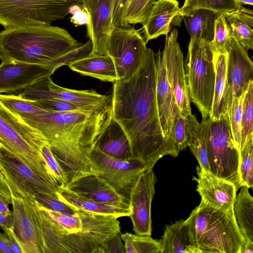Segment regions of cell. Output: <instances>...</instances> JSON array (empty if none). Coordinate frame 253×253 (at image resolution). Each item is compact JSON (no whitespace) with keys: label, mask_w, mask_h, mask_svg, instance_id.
<instances>
[{"label":"cell","mask_w":253,"mask_h":253,"mask_svg":"<svg viewBox=\"0 0 253 253\" xmlns=\"http://www.w3.org/2000/svg\"><path fill=\"white\" fill-rule=\"evenodd\" d=\"M154 52L148 48L137 71L128 78L113 83L112 118L126 133L132 160L145 169H153L165 155L177 157L176 147L165 138L157 107Z\"/></svg>","instance_id":"1"},{"label":"cell","mask_w":253,"mask_h":253,"mask_svg":"<svg viewBox=\"0 0 253 253\" xmlns=\"http://www.w3.org/2000/svg\"><path fill=\"white\" fill-rule=\"evenodd\" d=\"M17 116L45 139L68 184L95 174L89 154L112 118L111 99L89 109L66 112L28 101Z\"/></svg>","instance_id":"2"},{"label":"cell","mask_w":253,"mask_h":253,"mask_svg":"<svg viewBox=\"0 0 253 253\" xmlns=\"http://www.w3.org/2000/svg\"><path fill=\"white\" fill-rule=\"evenodd\" d=\"M44 253H102L104 244L120 234L118 218L77 209L62 213L38 204Z\"/></svg>","instance_id":"3"},{"label":"cell","mask_w":253,"mask_h":253,"mask_svg":"<svg viewBox=\"0 0 253 253\" xmlns=\"http://www.w3.org/2000/svg\"><path fill=\"white\" fill-rule=\"evenodd\" d=\"M82 44L66 29L51 25L6 28L0 32V59L46 64Z\"/></svg>","instance_id":"4"},{"label":"cell","mask_w":253,"mask_h":253,"mask_svg":"<svg viewBox=\"0 0 253 253\" xmlns=\"http://www.w3.org/2000/svg\"><path fill=\"white\" fill-rule=\"evenodd\" d=\"M187 220L199 253H238L245 238L236 224L233 209L222 211L201 201Z\"/></svg>","instance_id":"5"},{"label":"cell","mask_w":253,"mask_h":253,"mask_svg":"<svg viewBox=\"0 0 253 253\" xmlns=\"http://www.w3.org/2000/svg\"><path fill=\"white\" fill-rule=\"evenodd\" d=\"M48 144L37 130L29 126L0 101V146L37 174L58 186L41 150Z\"/></svg>","instance_id":"6"},{"label":"cell","mask_w":253,"mask_h":253,"mask_svg":"<svg viewBox=\"0 0 253 253\" xmlns=\"http://www.w3.org/2000/svg\"><path fill=\"white\" fill-rule=\"evenodd\" d=\"M213 55L210 42L190 39L184 67L190 101L202 118L212 113L215 79Z\"/></svg>","instance_id":"7"},{"label":"cell","mask_w":253,"mask_h":253,"mask_svg":"<svg viewBox=\"0 0 253 253\" xmlns=\"http://www.w3.org/2000/svg\"><path fill=\"white\" fill-rule=\"evenodd\" d=\"M77 6L70 0H0V24L6 28L51 25Z\"/></svg>","instance_id":"8"},{"label":"cell","mask_w":253,"mask_h":253,"mask_svg":"<svg viewBox=\"0 0 253 253\" xmlns=\"http://www.w3.org/2000/svg\"><path fill=\"white\" fill-rule=\"evenodd\" d=\"M207 151L210 171L232 182L238 191L242 186L239 172V152L232 137L228 115L218 120L209 118Z\"/></svg>","instance_id":"9"},{"label":"cell","mask_w":253,"mask_h":253,"mask_svg":"<svg viewBox=\"0 0 253 253\" xmlns=\"http://www.w3.org/2000/svg\"><path fill=\"white\" fill-rule=\"evenodd\" d=\"M87 51L81 45L46 64L5 61L0 65V94L23 90L40 79L51 76L58 68L86 56Z\"/></svg>","instance_id":"10"},{"label":"cell","mask_w":253,"mask_h":253,"mask_svg":"<svg viewBox=\"0 0 253 253\" xmlns=\"http://www.w3.org/2000/svg\"><path fill=\"white\" fill-rule=\"evenodd\" d=\"M148 49L139 30L131 26L114 27L106 53L114 62L117 80L128 78L137 71Z\"/></svg>","instance_id":"11"},{"label":"cell","mask_w":253,"mask_h":253,"mask_svg":"<svg viewBox=\"0 0 253 253\" xmlns=\"http://www.w3.org/2000/svg\"><path fill=\"white\" fill-rule=\"evenodd\" d=\"M0 162L11 195L21 196L33 203L35 202L34 196L37 194L47 195L60 200L57 185L42 177L3 148Z\"/></svg>","instance_id":"12"},{"label":"cell","mask_w":253,"mask_h":253,"mask_svg":"<svg viewBox=\"0 0 253 253\" xmlns=\"http://www.w3.org/2000/svg\"><path fill=\"white\" fill-rule=\"evenodd\" d=\"M89 159L95 173L104 179L120 195L129 200L131 191L140 173L145 170L138 160L114 159L94 147Z\"/></svg>","instance_id":"13"},{"label":"cell","mask_w":253,"mask_h":253,"mask_svg":"<svg viewBox=\"0 0 253 253\" xmlns=\"http://www.w3.org/2000/svg\"><path fill=\"white\" fill-rule=\"evenodd\" d=\"M13 230L25 253H44L39 211L33 203L21 196L12 195Z\"/></svg>","instance_id":"14"},{"label":"cell","mask_w":253,"mask_h":253,"mask_svg":"<svg viewBox=\"0 0 253 253\" xmlns=\"http://www.w3.org/2000/svg\"><path fill=\"white\" fill-rule=\"evenodd\" d=\"M178 31L173 29L167 35L163 51L168 81L173 92L180 115L192 114L185 75L183 56L177 41Z\"/></svg>","instance_id":"15"},{"label":"cell","mask_w":253,"mask_h":253,"mask_svg":"<svg viewBox=\"0 0 253 253\" xmlns=\"http://www.w3.org/2000/svg\"><path fill=\"white\" fill-rule=\"evenodd\" d=\"M115 0H83L87 15V34L92 43L90 55L107 54L109 39L114 26Z\"/></svg>","instance_id":"16"},{"label":"cell","mask_w":253,"mask_h":253,"mask_svg":"<svg viewBox=\"0 0 253 253\" xmlns=\"http://www.w3.org/2000/svg\"><path fill=\"white\" fill-rule=\"evenodd\" d=\"M156 178L153 169H145L139 175L130 193L129 216L135 234L151 236V203L154 196Z\"/></svg>","instance_id":"17"},{"label":"cell","mask_w":253,"mask_h":253,"mask_svg":"<svg viewBox=\"0 0 253 253\" xmlns=\"http://www.w3.org/2000/svg\"><path fill=\"white\" fill-rule=\"evenodd\" d=\"M18 95L31 101L57 99L91 106L99 105L111 99V94L102 95L92 89L78 90L60 86L53 83L50 76L40 79L24 88Z\"/></svg>","instance_id":"18"},{"label":"cell","mask_w":253,"mask_h":253,"mask_svg":"<svg viewBox=\"0 0 253 253\" xmlns=\"http://www.w3.org/2000/svg\"><path fill=\"white\" fill-rule=\"evenodd\" d=\"M154 57L156 100L160 124L166 139L176 146L174 131L180 114L168 81L163 51L159 50L155 53Z\"/></svg>","instance_id":"19"},{"label":"cell","mask_w":253,"mask_h":253,"mask_svg":"<svg viewBox=\"0 0 253 253\" xmlns=\"http://www.w3.org/2000/svg\"><path fill=\"white\" fill-rule=\"evenodd\" d=\"M197 182L196 191L205 204L222 210L233 209L236 196L235 186L231 182L219 178L199 166L196 167Z\"/></svg>","instance_id":"20"},{"label":"cell","mask_w":253,"mask_h":253,"mask_svg":"<svg viewBox=\"0 0 253 253\" xmlns=\"http://www.w3.org/2000/svg\"><path fill=\"white\" fill-rule=\"evenodd\" d=\"M182 20L177 0H156L142 23L146 42L168 35L172 28L180 26Z\"/></svg>","instance_id":"21"},{"label":"cell","mask_w":253,"mask_h":253,"mask_svg":"<svg viewBox=\"0 0 253 253\" xmlns=\"http://www.w3.org/2000/svg\"><path fill=\"white\" fill-rule=\"evenodd\" d=\"M227 79L232 100L248 89L253 80V63L247 50L233 37L227 48Z\"/></svg>","instance_id":"22"},{"label":"cell","mask_w":253,"mask_h":253,"mask_svg":"<svg viewBox=\"0 0 253 253\" xmlns=\"http://www.w3.org/2000/svg\"><path fill=\"white\" fill-rule=\"evenodd\" d=\"M66 188L82 196L102 203L129 206V200L118 194L103 178L96 174L80 177Z\"/></svg>","instance_id":"23"},{"label":"cell","mask_w":253,"mask_h":253,"mask_svg":"<svg viewBox=\"0 0 253 253\" xmlns=\"http://www.w3.org/2000/svg\"><path fill=\"white\" fill-rule=\"evenodd\" d=\"M227 52L214 53L213 61L215 79L212 113L209 117L218 120L228 115L232 100L227 79Z\"/></svg>","instance_id":"24"},{"label":"cell","mask_w":253,"mask_h":253,"mask_svg":"<svg viewBox=\"0 0 253 253\" xmlns=\"http://www.w3.org/2000/svg\"><path fill=\"white\" fill-rule=\"evenodd\" d=\"M94 147L117 160L131 161L128 139L120 126L112 118Z\"/></svg>","instance_id":"25"},{"label":"cell","mask_w":253,"mask_h":253,"mask_svg":"<svg viewBox=\"0 0 253 253\" xmlns=\"http://www.w3.org/2000/svg\"><path fill=\"white\" fill-rule=\"evenodd\" d=\"M160 253H199L191 234L187 220L180 219L166 226L159 240Z\"/></svg>","instance_id":"26"},{"label":"cell","mask_w":253,"mask_h":253,"mask_svg":"<svg viewBox=\"0 0 253 253\" xmlns=\"http://www.w3.org/2000/svg\"><path fill=\"white\" fill-rule=\"evenodd\" d=\"M59 199L74 208L91 213L111 215L116 218L129 216L131 213L130 206H125L96 201L74 193L63 187H58Z\"/></svg>","instance_id":"27"},{"label":"cell","mask_w":253,"mask_h":253,"mask_svg":"<svg viewBox=\"0 0 253 253\" xmlns=\"http://www.w3.org/2000/svg\"><path fill=\"white\" fill-rule=\"evenodd\" d=\"M68 66L72 71L84 76L113 83L117 81L114 62L107 54H89L72 62Z\"/></svg>","instance_id":"28"},{"label":"cell","mask_w":253,"mask_h":253,"mask_svg":"<svg viewBox=\"0 0 253 253\" xmlns=\"http://www.w3.org/2000/svg\"><path fill=\"white\" fill-rule=\"evenodd\" d=\"M218 13L205 9H196L182 15L190 39L211 42L214 36L215 20Z\"/></svg>","instance_id":"29"},{"label":"cell","mask_w":253,"mask_h":253,"mask_svg":"<svg viewBox=\"0 0 253 253\" xmlns=\"http://www.w3.org/2000/svg\"><path fill=\"white\" fill-rule=\"evenodd\" d=\"M223 14L231 28L233 37L247 51L253 49V10L243 6Z\"/></svg>","instance_id":"30"},{"label":"cell","mask_w":253,"mask_h":253,"mask_svg":"<svg viewBox=\"0 0 253 253\" xmlns=\"http://www.w3.org/2000/svg\"><path fill=\"white\" fill-rule=\"evenodd\" d=\"M240 188L233 205V214L242 235L253 241V198L248 187Z\"/></svg>","instance_id":"31"},{"label":"cell","mask_w":253,"mask_h":253,"mask_svg":"<svg viewBox=\"0 0 253 253\" xmlns=\"http://www.w3.org/2000/svg\"><path fill=\"white\" fill-rule=\"evenodd\" d=\"M200 126L195 115L179 116L174 131V140L178 151L189 147L194 139Z\"/></svg>","instance_id":"32"},{"label":"cell","mask_w":253,"mask_h":253,"mask_svg":"<svg viewBox=\"0 0 253 253\" xmlns=\"http://www.w3.org/2000/svg\"><path fill=\"white\" fill-rule=\"evenodd\" d=\"M242 7V4L235 0H185L180 12L182 15L191 10L201 8L223 13Z\"/></svg>","instance_id":"33"},{"label":"cell","mask_w":253,"mask_h":253,"mask_svg":"<svg viewBox=\"0 0 253 253\" xmlns=\"http://www.w3.org/2000/svg\"><path fill=\"white\" fill-rule=\"evenodd\" d=\"M125 242L126 253H160L161 245L159 240L150 236H140L126 233L121 235Z\"/></svg>","instance_id":"34"},{"label":"cell","mask_w":253,"mask_h":253,"mask_svg":"<svg viewBox=\"0 0 253 253\" xmlns=\"http://www.w3.org/2000/svg\"><path fill=\"white\" fill-rule=\"evenodd\" d=\"M209 129V117L202 118L197 134L189 146L191 152L199 162V166L208 171H210L207 151Z\"/></svg>","instance_id":"35"},{"label":"cell","mask_w":253,"mask_h":253,"mask_svg":"<svg viewBox=\"0 0 253 253\" xmlns=\"http://www.w3.org/2000/svg\"><path fill=\"white\" fill-rule=\"evenodd\" d=\"M232 37L231 28L225 16L222 13H218L214 22L213 38L210 42L213 53H227Z\"/></svg>","instance_id":"36"},{"label":"cell","mask_w":253,"mask_h":253,"mask_svg":"<svg viewBox=\"0 0 253 253\" xmlns=\"http://www.w3.org/2000/svg\"><path fill=\"white\" fill-rule=\"evenodd\" d=\"M253 137L249 138L239 152V172L242 186H253Z\"/></svg>","instance_id":"37"},{"label":"cell","mask_w":253,"mask_h":253,"mask_svg":"<svg viewBox=\"0 0 253 253\" xmlns=\"http://www.w3.org/2000/svg\"><path fill=\"white\" fill-rule=\"evenodd\" d=\"M247 90L240 96L233 97L228 116L232 137L235 147L240 152L241 142V124L244 100Z\"/></svg>","instance_id":"38"},{"label":"cell","mask_w":253,"mask_h":253,"mask_svg":"<svg viewBox=\"0 0 253 253\" xmlns=\"http://www.w3.org/2000/svg\"><path fill=\"white\" fill-rule=\"evenodd\" d=\"M252 137H253V80L249 84L244 100L241 148L245 142Z\"/></svg>","instance_id":"39"},{"label":"cell","mask_w":253,"mask_h":253,"mask_svg":"<svg viewBox=\"0 0 253 253\" xmlns=\"http://www.w3.org/2000/svg\"><path fill=\"white\" fill-rule=\"evenodd\" d=\"M157 0H131L127 8L125 19L126 23L130 24L142 23Z\"/></svg>","instance_id":"40"},{"label":"cell","mask_w":253,"mask_h":253,"mask_svg":"<svg viewBox=\"0 0 253 253\" xmlns=\"http://www.w3.org/2000/svg\"><path fill=\"white\" fill-rule=\"evenodd\" d=\"M33 102L42 108L59 112L87 110L95 106L57 99H49Z\"/></svg>","instance_id":"41"},{"label":"cell","mask_w":253,"mask_h":253,"mask_svg":"<svg viewBox=\"0 0 253 253\" xmlns=\"http://www.w3.org/2000/svg\"><path fill=\"white\" fill-rule=\"evenodd\" d=\"M41 153L59 187H66L68 183L65 175L49 145H43L41 148Z\"/></svg>","instance_id":"42"},{"label":"cell","mask_w":253,"mask_h":253,"mask_svg":"<svg viewBox=\"0 0 253 253\" xmlns=\"http://www.w3.org/2000/svg\"><path fill=\"white\" fill-rule=\"evenodd\" d=\"M37 203L43 208L62 213H72L77 209L58 198L42 194L35 195Z\"/></svg>","instance_id":"43"},{"label":"cell","mask_w":253,"mask_h":253,"mask_svg":"<svg viewBox=\"0 0 253 253\" xmlns=\"http://www.w3.org/2000/svg\"><path fill=\"white\" fill-rule=\"evenodd\" d=\"M131 0H115L113 11L114 27H128L125 19L126 11Z\"/></svg>","instance_id":"44"},{"label":"cell","mask_w":253,"mask_h":253,"mask_svg":"<svg viewBox=\"0 0 253 253\" xmlns=\"http://www.w3.org/2000/svg\"><path fill=\"white\" fill-rule=\"evenodd\" d=\"M121 235L116 234L106 241L102 247V253H126Z\"/></svg>","instance_id":"45"},{"label":"cell","mask_w":253,"mask_h":253,"mask_svg":"<svg viewBox=\"0 0 253 253\" xmlns=\"http://www.w3.org/2000/svg\"><path fill=\"white\" fill-rule=\"evenodd\" d=\"M8 239V244L13 253H25L22 245L13 231V228L3 230Z\"/></svg>","instance_id":"46"},{"label":"cell","mask_w":253,"mask_h":253,"mask_svg":"<svg viewBox=\"0 0 253 253\" xmlns=\"http://www.w3.org/2000/svg\"><path fill=\"white\" fill-rule=\"evenodd\" d=\"M0 197L8 204H12L11 192L6 183L0 177Z\"/></svg>","instance_id":"47"},{"label":"cell","mask_w":253,"mask_h":253,"mask_svg":"<svg viewBox=\"0 0 253 253\" xmlns=\"http://www.w3.org/2000/svg\"><path fill=\"white\" fill-rule=\"evenodd\" d=\"M13 220L12 216L6 215L0 212V227L3 230L5 228H13Z\"/></svg>","instance_id":"48"},{"label":"cell","mask_w":253,"mask_h":253,"mask_svg":"<svg viewBox=\"0 0 253 253\" xmlns=\"http://www.w3.org/2000/svg\"><path fill=\"white\" fill-rule=\"evenodd\" d=\"M0 253H13L8 244L7 237L0 232Z\"/></svg>","instance_id":"49"},{"label":"cell","mask_w":253,"mask_h":253,"mask_svg":"<svg viewBox=\"0 0 253 253\" xmlns=\"http://www.w3.org/2000/svg\"><path fill=\"white\" fill-rule=\"evenodd\" d=\"M238 253H253V241L245 238Z\"/></svg>","instance_id":"50"},{"label":"cell","mask_w":253,"mask_h":253,"mask_svg":"<svg viewBox=\"0 0 253 253\" xmlns=\"http://www.w3.org/2000/svg\"><path fill=\"white\" fill-rule=\"evenodd\" d=\"M8 205L4 200L0 197V212L12 216V211L10 210Z\"/></svg>","instance_id":"51"},{"label":"cell","mask_w":253,"mask_h":253,"mask_svg":"<svg viewBox=\"0 0 253 253\" xmlns=\"http://www.w3.org/2000/svg\"><path fill=\"white\" fill-rule=\"evenodd\" d=\"M1 155H2V148L0 146V159L1 158ZM0 177L3 180V181L6 184V176H5L4 170L2 168V166L0 162Z\"/></svg>","instance_id":"52"},{"label":"cell","mask_w":253,"mask_h":253,"mask_svg":"<svg viewBox=\"0 0 253 253\" xmlns=\"http://www.w3.org/2000/svg\"><path fill=\"white\" fill-rule=\"evenodd\" d=\"M237 2L243 4H247L252 5L253 4V0H235Z\"/></svg>","instance_id":"53"},{"label":"cell","mask_w":253,"mask_h":253,"mask_svg":"<svg viewBox=\"0 0 253 253\" xmlns=\"http://www.w3.org/2000/svg\"><path fill=\"white\" fill-rule=\"evenodd\" d=\"M74 2L77 6L83 7V0H70Z\"/></svg>","instance_id":"54"}]
</instances>
